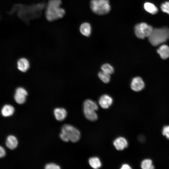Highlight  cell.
<instances>
[{
  "label": "cell",
  "mask_w": 169,
  "mask_h": 169,
  "mask_svg": "<svg viewBox=\"0 0 169 169\" xmlns=\"http://www.w3.org/2000/svg\"><path fill=\"white\" fill-rule=\"evenodd\" d=\"M61 0H49L45 10V16L49 22H53L63 18L65 15V10L61 7Z\"/></svg>",
  "instance_id": "obj_1"
},
{
  "label": "cell",
  "mask_w": 169,
  "mask_h": 169,
  "mask_svg": "<svg viewBox=\"0 0 169 169\" xmlns=\"http://www.w3.org/2000/svg\"><path fill=\"white\" fill-rule=\"evenodd\" d=\"M61 131L60 137L64 142L70 141L73 142H76L80 139V134L79 131L71 125H64L61 128Z\"/></svg>",
  "instance_id": "obj_2"
},
{
  "label": "cell",
  "mask_w": 169,
  "mask_h": 169,
  "mask_svg": "<svg viewBox=\"0 0 169 169\" xmlns=\"http://www.w3.org/2000/svg\"><path fill=\"white\" fill-rule=\"evenodd\" d=\"M169 39V29L167 28L153 29L148 37L149 41L153 45L162 44Z\"/></svg>",
  "instance_id": "obj_3"
},
{
  "label": "cell",
  "mask_w": 169,
  "mask_h": 169,
  "mask_svg": "<svg viewBox=\"0 0 169 169\" xmlns=\"http://www.w3.org/2000/svg\"><path fill=\"white\" fill-rule=\"evenodd\" d=\"M83 112L87 119L91 121H95L98 119L96 111L98 110L97 103L90 100H85L83 103Z\"/></svg>",
  "instance_id": "obj_4"
},
{
  "label": "cell",
  "mask_w": 169,
  "mask_h": 169,
  "mask_svg": "<svg viewBox=\"0 0 169 169\" xmlns=\"http://www.w3.org/2000/svg\"><path fill=\"white\" fill-rule=\"evenodd\" d=\"M90 8L92 12L99 15L107 14L111 9L109 0H91Z\"/></svg>",
  "instance_id": "obj_5"
},
{
  "label": "cell",
  "mask_w": 169,
  "mask_h": 169,
  "mask_svg": "<svg viewBox=\"0 0 169 169\" xmlns=\"http://www.w3.org/2000/svg\"><path fill=\"white\" fill-rule=\"evenodd\" d=\"M153 29L152 27L145 23L136 24L135 28V33L136 36L139 38L144 39L149 37Z\"/></svg>",
  "instance_id": "obj_6"
},
{
  "label": "cell",
  "mask_w": 169,
  "mask_h": 169,
  "mask_svg": "<svg viewBox=\"0 0 169 169\" xmlns=\"http://www.w3.org/2000/svg\"><path fill=\"white\" fill-rule=\"evenodd\" d=\"M27 91L22 87L18 88L16 90L14 98L16 102L18 104H21L23 103L27 95Z\"/></svg>",
  "instance_id": "obj_7"
},
{
  "label": "cell",
  "mask_w": 169,
  "mask_h": 169,
  "mask_svg": "<svg viewBox=\"0 0 169 169\" xmlns=\"http://www.w3.org/2000/svg\"><path fill=\"white\" fill-rule=\"evenodd\" d=\"M113 100L112 98L107 94L101 96L99 100V103L100 106L104 109L108 108L112 104Z\"/></svg>",
  "instance_id": "obj_8"
},
{
  "label": "cell",
  "mask_w": 169,
  "mask_h": 169,
  "mask_svg": "<svg viewBox=\"0 0 169 169\" xmlns=\"http://www.w3.org/2000/svg\"><path fill=\"white\" fill-rule=\"evenodd\" d=\"M145 86L144 83L141 78L137 77L134 78L131 83V88L134 91H139Z\"/></svg>",
  "instance_id": "obj_9"
},
{
  "label": "cell",
  "mask_w": 169,
  "mask_h": 169,
  "mask_svg": "<svg viewBox=\"0 0 169 169\" xmlns=\"http://www.w3.org/2000/svg\"><path fill=\"white\" fill-rule=\"evenodd\" d=\"M115 148L118 150H122L128 146L126 140L123 137H119L115 140L113 142Z\"/></svg>",
  "instance_id": "obj_10"
},
{
  "label": "cell",
  "mask_w": 169,
  "mask_h": 169,
  "mask_svg": "<svg viewBox=\"0 0 169 169\" xmlns=\"http://www.w3.org/2000/svg\"><path fill=\"white\" fill-rule=\"evenodd\" d=\"M54 113L56 119L59 121L64 120L67 115L66 110L63 108H55L54 110Z\"/></svg>",
  "instance_id": "obj_11"
},
{
  "label": "cell",
  "mask_w": 169,
  "mask_h": 169,
  "mask_svg": "<svg viewBox=\"0 0 169 169\" xmlns=\"http://www.w3.org/2000/svg\"><path fill=\"white\" fill-rule=\"evenodd\" d=\"M6 145L9 149L13 150L16 148L18 144L16 138L13 135H9L7 138Z\"/></svg>",
  "instance_id": "obj_12"
},
{
  "label": "cell",
  "mask_w": 169,
  "mask_h": 169,
  "mask_svg": "<svg viewBox=\"0 0 169 169\" xmlns=\"http://www.w3.org/2000/svg\"><path fill=\"white\" fill-rule=\"evenodd\" d=\"M157 52L163 59H166L169 57V47L166 44L161 45L157 49Z\"/></svg>",
  "instance_id": "obj_13"
},
{
  "label": "cell",
  "mask_w": 169,
  "mask_h": 169,
  "mask_svg": "<svg viewBox=\"0 0 169 169\" xmlns=\"http://www.w3.org/2000/svg\"><path fill=\"white\" fill-rule=\"evenodd\" d=\"M79 30L82 35L86 37H89L91 33V28L89 23H84L80 26Z\"/></svg>",
  "instance_id": "obj_14"
},
{
  "label": "cell",
  "mask_w": 169,
  "mask_h": 169,
  "mask_svg": "<svg viewBox=\"0 0 169 169\" xmlns=\"http://www.w3.org/2000/svg\"><path fill=\"white\" fill-rule=\"evenodd\" d=\"M18 68L19 70L23 72H26L29 67V63L26 59H20L17 62Z\"/></svg>",
  "instance_id": "obj_15"
},
{
  "label": "cell",
  "mask_w": 169,
  "mask_h": 169,
  "mask_svg": "<svg viewBox=\"0 0 169 169\" xmlns=\"http://www.w3.org/2000/svg\"><path fill=\"white\" fill-rule=\"evenodd\" d=\"M14 107L9 105H5L1 110V114L4 117H8L12 115L14 112Z\"/></svg>",
  "instance_id": "obj_16"
},
{
  "label": "cell",
  "mask_w": 169,
  "mask_h": 169,
  "mask_svg": "<svg viewBox=\"0 0 169 169\" xmlns=\"http://www.w3.org/2000/svg\"><path fill=\"white\" fill-rule=\"evenodd\" d=\"M89 163L90 166L94 169H98L100 168L102 165L100 159L97 157H93L89 159Z\"/></svg>",
  "instance_id": "obj_17"
},
{
  "label": "cell",
  "mask_w": 169,
  "mask_h": 169,
  "mask_svg": "<svg viewBox=\"0 0 169 169\" xmlns=\"http://www.w3.org/2000/svg\"><path fill=\"white\" fill-rule=\"evenodd\" d=\"M144 8L147 12L151 14H155L158 12L156 7L150 3H146L144 4Z\"/></svg>",
  "instance_id": "obj_18"
},
{
  "label": "cell",
  "mask_w": 169,
  "mask_h": 169,
  "mask_svg": "<svg viewBox=\"0 0 169 169\" xmlns=\"http://www.w3.org/2000/svg\"><path fill=\"white\" fill-rule=\"evenodd\" d=\"M141 167L143 169H151L154 168L152 161L150 159L143 160L141 164Z\"/></svg>",
  "instance_id": "obj_19"
},
{
  "label": "cell",
  "mask_w": 169,
  "mask_h": 169,
  "mask_svg": "<svg viewBox=\"0 0 169 169\" xmlns=\"http://www.w3.org/2000/svg\"><path fill=\"white\" fill-rule=\"evenodd\" d=\"M102 71L110 74L114 72V68L110 64L105 63L103 64L101 67Z\"/></svg>",
  "instance_id": "obj_20"
},
{
  "label": "cell",
  "mask_w": 169,
  "mask_h": 169,
  "mask_svg": "<svg viewBox=\"0 0 169 169\" xmlns=\"http://www.w3.org/2000/svg\"><path fill=\"white\" fill-rule=\"evenodd\" d=\"M100 79L104 83H108L110 80V74L105 73L102 71L100 72L98 74Z\"/></svg>",
  "instance_id": "obj_21"
},
{
  "label": "cell",
  "mask_w": 169,
  "mask_h": 169,
  "mask_svg": "<svg viewBox=\"0 0 169 169\" xmlns=\"http://www.w3.org/2000/svg\"><path fill=\"white\" fill-rule=\"evenodd\" d=\"M162 11L169 14V2H166L162 3L161 6Z\"/></svg>",
  "instance_id": "obj_22"
},
{
  "label": "cell",
  "mask_w": 169,
  "mask_h": 169,
  "mask_svg": "<svg viewBox=\"0 0 169 169\" xmlns=\"http://www.w3.org/2000/svg\"><path fill=\"white\" fill-rule=\"evenodd\" d=\"M44 168L46 169H59L60 167L58 165L52 163L47 164Z\"/></svg>",
  "instance_id": "obj_23"
},
{
  "label": "cell",
  "mask_w": 169,
  "mask_h": 169,
  "mask_svg": "<svg viewBox=\"0 0 169 169\" xmlns=\"http://www.w3.org/2000/svg\"><path fill=\"white\" fill-rule=\"evenodd\" d=\"M162 134L165 136L167 138L169 139V125L164 127L162 131Z\"/></svg>",
  "instance_id": "obj_24"
},
{
  "label": "cell",
  "mask_w": 169,
  "mask_h": 169,
  "mask_svg": "<svg viewBox=\"0 0 169 169\" xmlns=\"http://www.w3.org/2000/svg\"><path fill=\"white\" fill-rule=\"evenodd\" d=\"M6 153L4 149L1 146H0V157H3L5 155Z\"/></svg>",
  "instance_id": "obj_25"
},
{
  "label": "cell",
  "mask_w": 169,
  "mask_h": 169,
  "mask_svg": "<svg viewBox=\"0 0 169 169\" xmlns=\"http://www.w3.org/2000/svg\"><path fill=\"white\" fill-rule=\"evenodd\" d=\"M120 168L121 169H130L131 168L128 164H125L122 165Z\"/></svg>",
  "instance_id": "obj_26"
}]
</instances>
